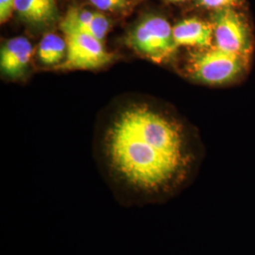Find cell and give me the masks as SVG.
<instances>
[{"label":"cell","instance_id":"cell-6","mask_svg":"<svg viewBox=\"0 0 255 255\" xmlns=\"http://www.w3.org/2000/svg\"><path fill=\"white\" fill-rule=\"evenodd\" d=\"M63 32H82L95 37L103 43L110 28L107 17L100 12H94L86 9L71 8L67 11L61 24Z\"/></svg>","mask_w":255,"mask_h":255},{"label":"cell","instance_id":"cell-11","mask_svg":"<svg viewBox=\"0 0 255 255\" xmlns=\"http://www.w3.org/2000/svg\"><path fill=\"white\" fill-rule=\"evenodd\" d=\"M90 2L101 10H117L127 7L131 0H90Z\"/></svg>","mask_w":255,"mask_h":255},{"label":"cell","instance_id":"cell-5","mask_svg":"<svg viewBox=\"0 0 255 255\" xmlns=\"http://www.w3.org/2000/svg\"><path fill=\"white\" fill-rule=\"evenodd\" d=\"M216 47L247 57L252 50V37L246 21L232 7L217 9L213 15Z\"/></svg>","mask_w":255,"mask_h":255},{"label":"cell","instance_id":"cell-10","mask_svg":"<svg viewBox=\"0 0 255 255\" xmlns=\"http://www.w3.org/2000/svg\"><path fill=\"white\" fill-rule=\"evenodd\" d=\"M66 56V41L53 33L44 37L38 47V57L46 65H59Z\"/></svg>","mask_w":255,"mask_h":255},{"label":"cell","instance_id":"cell-14","mask_svg":"<svg viewBox=\"0 0 255 255\" xmlns=\"http://www.w3.org/2000/svg\"><path fill=\"white\" fill-rule=\"evenodd\" d=\"M170 1H173V2H178V1H183V0H170Z\"/></svg>","mask_w":255,"mask_h":255},{"label":"cell","instance_id":"cell-9","mask_svg":"<svg viewBox=\"0 0 255 255\" xmlns=\"http://www.w3.org/2000/svg\"><path fill=\"white\" fill-rule=\"evenodd\" d=\"M173 36L178 46L206 48L214 36L213 25L200 19H185L173 27Z\"/></svg>","mask_w":255,"mask_h":255},{"label":"cell","instance_id":"cell-3","mask_svg":"<svg viewBox=\"0 0 255 255\" xmlns=\"http://www.w3.org/2000/svg\"><path fill=\"white\" fill-rule=\"evenodd\" d=\"M245 65L246 57L216 47L191 54L188 70L197 81L207 84H225L236 80L244 71Z\"/></svg>","mask_w":255,"mask_h":255},{"label":"cell","instance_id":"cell-8","mask_svg":"<svg viewBox=\"0 0 255 255\" xmlns=\"http://www.w3.org/2000/svg\"><path fill=\"white\" fill-rule=\"evenodd\" d=\"M14 9L20 18L33 27L50 26L58 18L56 0H15Z\"/></svg>","mask_w":255,"mask_h":255},{"label":"cell","instance_id":"cell-7","mask_svg":"<svg viewBox=\"0 0 255 255\" xmlns=\"http://www.w3.org/2000/svg\"><path fill=\"white\" fill-rule=\"evenodd\" d=\"M32 50V46L27 38L9 39L1 48L0 66L2 72L9 78H19L24 75Z\"/></svg>","mask_w":255,"mask_h":255},{"label":"cell","instance_id":"cell-4","mask_svg":"<svg viewBox=\"0 0 255 255\" xmlns=\"http://www.w3.org/2000/svg\"><path fill=\"white\" fill-rule=\"evenodd\" d=\"M66 56L62 64L56 66L61 70L94 69L109 64L114 55L108 52L103 43L95 37L70 31L65 32Z\"/></svg>","mask_w":255,"mask_h":255},{"label":"cell","instance_id":"cell-12","mask_svg":"<svg viewBox=\"0 0 255 255\" xmlns=\"http://www.w3.org/2000/svg\"><path fill=\"white\" fill-rule=\"evenodd\" d=\"M238 0H198L199 4L209 9H223L232 7Z\"/></svg>","mask_w":255,"mask_h":255},{"label":"cell","instance_id":"cell-13","mask_svg":"<svg viewBox=\"0 0 255 255\" xmlns=\"http://www.w3.org/2000/svg\"><path fill=\"white\" fill-rule=\"evenodd\" d=\"M15 0H0V21L6 22L14 10Z\"/></svg>","mask_w":255,"mask_h":255},{"label":"cell","instance_id":"cell-1","mask_svg":"<svg viewBox=\"0 0 255 255\" xmlns=\"http://www.w3.org/2000/svg\"><path fill=\"white\" fill-rule=\"evenodd\" d=\"M101 146L119 203L126 206L162 201L184 182L192 163L182 127L146 105L121 112Z\"/></svg>","mask_w":255,"mask_h":255},{"label":"cell","instance_id":"cell-2","mask_svg":"<svg viewBox=\"0 0 255 255\" xmlns=\"http://www.w3.org/2000/svg\"><path fill=\"white\" fill-rule=\"evenodd\" d=\"M127 43L137 53L157 63L168 59L178 47L173 27L165 19L156 15L143 19L129 32Z\"/></svg>","mask_w":255,"mask_h":255}]
</instances>
